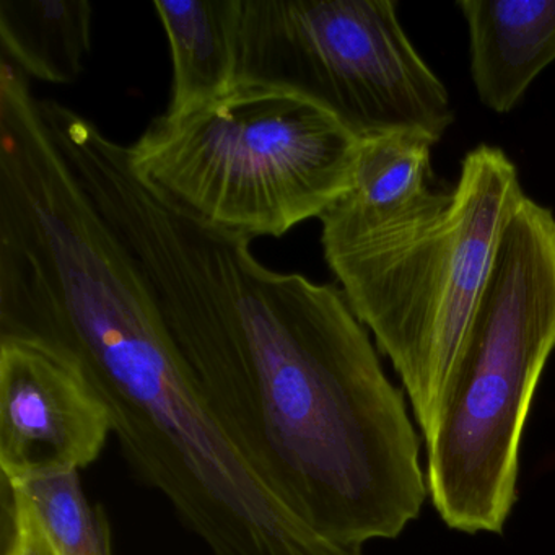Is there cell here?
I'll return each mask as SVG.
<instances>
[{
	"label": "cell",
	"mask_w": 555,
	"mask_h": 555,
	"mask_svg": "<svg viewBox=\"0 0 555 555\" xmlns=\"http://www.w3.org/2000/svg\"><path fill=\"white\" fill-rule=\"evenodd\" d=\"M66 158L201 391L282 502L340 547L398 538L428 495L417 435L340 288L272 271L251 240L142 180L100 129Z\"/></svg>",
	"instance_id": "6da1fadb"
},
{
	"label": "cell",
	"mask_w": 555,
	"mask_h": 555,
	"mask_svg": "<svg viewBox=\"0 0 555 555\" xmlns=\"http://www.w3.org/2000/svg\"><path fill=\"white\" fill-rule=\"evenodd\" d=\"M525 196L505 152L479 145L451 190L431 191L414 209L375 225L321 232L327 268L391 360L424 437L503 230Z\"/></svg>",
	"instance_id": "7a4b0ae2"
},
{
	"label": "cell",
	"mask_w": 555,
	"mask_h": 555,
	"mask_svg": "<svg viewBox=\"0 0 555 555\" xmlns=\"http://www.w3.org/2000/svg\"><path fill=\"white\" fill-rule=\"evenodd\" d=\"M555 350V217L522 197L444 383L427 444V486L444 525L502 532L519 444Z\"/></svg>",
	"instance_id": "3957f363"
},
{
	"label": "cell",
	"mask_w": 555,
	"mask_h": 555,
	"mask_svg": "<svg viewBox=\"0 0 555 555\" xmlns=\"http://www.w3.org/2000/svg\"><path fill=\"white\" fill-rule=\"evenodd\" d=\"M362 139L310 100L235 83L149 122L135 173L204 223L255 240L287 235L352 186Z\"/></svg>",
	"instance_id": "277c9868"
},
{
	"label": "cell",
	"mask_w": 555,
	"mask_h": 555,
	"mask_svg": "<svg viewBox=\"0 0 555 555\" xmlns=\"http://www.w3.org/2000/svg\"><path fill=\"white\" fill-rule=\"evenodd\" d=\"M235 50L236 83L304 96L360 139L412 132L437 144L453 122L391 0H238Z\"/></svg>",
	"instance_id": "5b68a950"
},
{
	"label": "cell",
	"mask_w": 555,
	"mask_h": 555,
	"mask_svg": "<svg viewBox=\"0 0 555 555\" xmlns=\"http://www.w3.org/2000/svg\"><path fill=\"white\" fill-rule=\"evenodd\" d=\"M113 434L108 409L70 360L0 337V469L5 483L80 473Z\"/></svg>",
	"instance_id": "8992f818"
},
{
	"label": "cell",
	"mask_w": 555,
	"mask_h": 555,
	"mask_svg": "<svg viewBox=\"0 0 555 555\" xmlns=\"http://www.w3.org/2000/svg\"><path fill=\"white\" fill-rule=\"evenodd\" d=\"M470 74L480 102L495 113L518 105L555 61V0H463Z\"/></svg>",
	"instance_id": "52a82bcc"
},
{
	"label": "cell",
	"mask_w": 555,
	"mask_h": 555,
	"mask_svg": "<svg viewBox=\"0 0 555 555\" xmlns=\"http://www.w3.org/2000/svg\"><path fill=\"white\" fill-rule=\"evenodd\" d=\"M170 44L171 96L167 113H181L235 86L238 0H155Z\"/></svg>",
	"instance_id": "ba28073f"
},
{
	"label": "cell",
	"mask_w": 555,
	"mask_h": 555,
	"mask_svg": "<svg viewBox=\"0 0 555 555\" xmlns=\"http://www.w3.org/2000/svg\"><path fill=\"white\" fill-rule=\"evenodd\" d=\"M434 145L412 132L362 139L352 186L321 216V232L375 225L417 207L434 191Z\"/></svg>",
	"instance_id": "9c48e42d"
},
{
	"label": "cell",
	"mask_w": 555,
	"mask_h": 555,
	"mask_svg": "<svg viewBox=\"0 0 555 555\" xmlns=\"http://www.w3.org/2000/svg\"><path fill=\"white\" fill-rule=\"evenodd\" d=\"M92 24L87 0H0L2 57L28 79L77 82L92 51Z\"/></svg>",
	"instance_id": "30bf717a"
},
{
	"label": "cell",
	"mask_w": 555,
	"mask_h": 555,
	"mask_svg": "<svg viewBox=\"0 0 555 555\" xmlns=\"http://www.w3.org/2000/svg\"><path fill=\"white\" fill-rule=\"evenodd\" d=\"M5 486L37 519L54 555H113L106 513L89 502L77 470Z\"/></svg>",
	"instance_id": "8fae6325"
},
{
	"label": "cell",
	"mask_w": 555,
	"mask_h": 555,
	"mask_svg": "<svg viewBox=\"0 0 555 555\" xmlns=\"http://www.w3.org/2000/svg\"><path fill=\"white\" fill-rule=\"evenodd\" d=\"M11 539L4 555H54L43 531L27 506L11 499Z\"/></svg>",
	"instance_id": "7c38bea8"
}]
</instances>
